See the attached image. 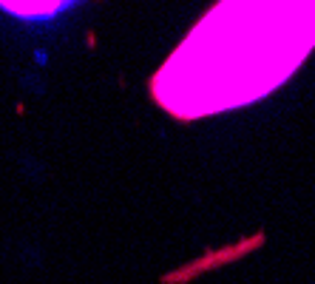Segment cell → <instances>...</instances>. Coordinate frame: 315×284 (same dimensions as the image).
<instances>
[{"label": "cell", "instance_id": "1", "mask_svg": "<svg viewBox=\"0 0 315 284\" xmlns=\"http://www.w3.org/2000/svg\"><path fill=\"white\" fill-rule=\"evenodd\" d=\"M315 49V0H219L154 77V99L182 119L276 91Z\"/></svg>", "mask_w": 315, "mask_h": 284}, {"label": "cell", "instance_id": "2", "mask_svg": "<svg viewBox=\"0 0 315 284\" xmlns=\"http://www.w3.org/2000/svg\"><path fill=\"white\" fill-rule=\"evenodd\" d=\"M77 0H0V9L20 20H51L68 12Z\"/></svg>", "mask_w": 315, "mask_h": 284}]
</instances>
